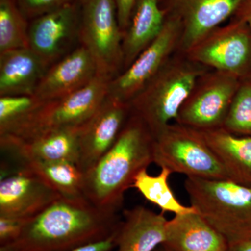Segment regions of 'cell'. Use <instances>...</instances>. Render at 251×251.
<instances>
[{"instance_id": "6da1fadb", "label": "cell", "mask_w": 251, "mask_h": 251, "mask_svg": "<svg viewBox=\"0 0 251 251\" xmlns=\"http://www.w3.org/2000/svg\"><path fill=\"white\" fill-rule=\"evenodd\" d=\"M121 221L117 212L85 197H62L31 218L21 237L0 251H71L110 237Z\"/></svg>"}, {"instance_id": "7a4b0ae2", "label": "cell", "mask_w": 251, "mask_h": 251, "mask_svg": "<svg viewBox=\"0 0 251 251\" xmlns=\"http://www.w3.org/2000/svg\"><path fill=\"white\" fill-rule=\"evenodd\" d=\"M153 143L148 127L132 114L112 148L85 173V198L98 207L118 212L135 176L153 163Z\"/></svg>"}, {"instance_id": "3957f363", "label": "cell", "mask_w": 251, "mask_h": 251, "mask_svg": "<svg viewBox=\"0 0 251 251\" xmlns=\"http://www.w3.org/2000/svg\"><path fill=\"white\" fill-rule=\"evenodd\" d=\"M184 188L191 206L228 244L251 237V186L230 179L187 177Z\"/></svg>"}, {"instance_id": "277c9868", "label": "cell", "mask_w": 251, "mask_h": 251, "mask_svg": "<svg viewBox=\"0 0 251 251\" xmlns=\"http://www.w3.org/2000/svg\"><path fill=\"white\" fill-rule=\"evenodd\" d=\"M109 81L99 75L74 93L44 101L22 125L0 137L25 141L54 130L80 128L106 99Z\"/></svg>"}, {"instance_id": "5b68a950", "label": "cell", "mask_w": 251, "mask_h": 251, "mask_svg": "<svg viewBox=\"0 0 251 251\" xmlns=\"http://www.w3.org/2000/svg\"><path fill=\"white\" fill-rule=\"evenodd\" d=\"M153 138V163L161 168L187 177L230 179L199 130L170 125Z\"/></svg>"}, {"instance_id": "8992f818", "label": "cell", "mask_w": 251, "mask_h": 251, "mask_svg": "<svg viewBox=\"0 0 251 251\" xmlns=\"http://www.w3.org/2000/svg\"><path fill=\"white\" fill-rule=\"evenodd\" d=\"M197 72L187 67L162 69L130 102L132 114L139 117L153 138L177 120L196 85Z\"/></svg>"}, {"instance_id": "52a82bcc", "label": "cell", "mask_w": 251, "mask_h": 251, "mask_svg": "<svg viewBox=\"0 0 251 251\" xmlns=\"http://www.w3.org/2000/svg\"><path fill=\"white\" fill-rule=\"evenodd\" d=\"M80 6V42L95 60L99 75L109 80L123 66V32L115 0H77Z\"/></svg>"}, {"instance_id": "ba28073f", "label": "cell", "mask_w": 251, "mask_h": 251, "mask_svg": "<svg viewBox=\"0 0 251 251\" xmlns=\"http://www.w3.org/2000/svg\"><path fill=\"white\" fill-rule=\"evenodd\" d=\"M181 29V23L176 16L166 20L156 39L129 67L109 81L108 97L129 104L161 70Z\"/></svg>"}, {"instance_id": "9c48e42d", "label": "cell", "mask_w": 251, "mask_h": 251, "mask_svg": "<svg viewBox=\"0 0 251 251\" xmlns=\"http://www.w3.org/2000/svg\"><path fill=\"white\" fill-rule=\"evenodd\" d=\"M29 48L50 67L72 52L80 42V6L74 1L31 20Z\"/></svg>"}, {"instance_id": "30bf717a", "label": "cell", "mask_w": 251, "mask_h": 251, "mask_svg": "<svg viewBox=\"0 0 251 251\" xmlns=\"http://www.w3.org/2000/svg\"><path fill=\"white\" fill-rule=\"evenodd\" d=\"M0 178V216L30 219L62 197L24 167L1 166Z\"/></svg>"}, {"instance_id": "8fae6325", "label": "cell", "mask_w": 251, "mask_h": 251, "mask_svg": "<svg viewBox=\"0 0 251 251\" xmlns=\"http://www.w3.org/2000/svg\"><path fill=\"white\" fill-rule=\"evenodd\" d=\"M194 46L193 58L244 80L251 77V29L238 19Z\"/></svg>"}, {"instance_id": "7c38bea8", "label": "cell", "mask_w": 251, "mask_h": 251, "mask_svg": "<svg viewBox=\"0 0 251 251\" xmlns=\"http://www.w3.org/2000/svg\"><path fill=\"white\" fill-rule=\"evenodd\" d=\"M129 104L107 96L97 112L79 129L77 166L84 173L92 169L116 142L129 118Z\"/></svg>"}, {"instance_id": "4fadbf2b", "label": "cell", "mask_w": 251, "mask_h": 251, "mask_svg": "<svg viewBox=\"0 0 251 251\" xmlns=\"http://www.w3.org/2000/svg\"><path fill=\"white\" fill-rule=\"evenodd\" d=\"M240 84L239 78L232 75L213 81L197 95L188 98L176 122L200 131L222 128Z\"/></svg>"}, {"instance_id": "5bb4252c", "label": "cell", "mask_w": 251, "mask_h": 251, "mask_svg": "<svg viewBox=\"0 0 251 251\" xmlns=\"http://www.w3.org/2000/svg\"><path fill=\"white\" fill-rule=\"evenodd\" d=\"M79 129L54 130L25 141L0 137V148L18 166L30 162L59 161L77 165Z\"/></svg>"}, {"instance_id": "9a60e30c", "label": "cell", "mask_w": 251, "mask_h": 251, "mask_svg": "<svg viewBox=\"0 0 251 251\" xmlns=\"http://www.w3.org/2000/svg\"><path fill=\"white\" fill-rule=\"evenodd\" d=\"M97 75L95 60L80 45L49 67L34 95L43 101L62 98L88 85Z\"/></svg>"}, {"instance_id": "2e32d148", "label": "cell", "mask_w": 251, "mask_h": 251, "mask_svg": "<svg viewBox=\"0 0 251 251\" xmlns=\"http://www.w3.org/2000/svg\"><path fill=\"white\" fill-rule=\"evenodd\" d=\"M244 0H175L185 48H193L225 20L237 12Z\"/></svg>"}, {"instance_id": "e0dca14e", "label": "cell", "mask_w": 251, "mask_h": 251, "mask_svg": "<svg viewBox=\"0 0 251 251\" xmlns=\"http://www.w3.org/2000/svg\"><path fill=\"white\" fill-rule=\"evenodd\" d=\"M162 245L171 251H228L226 238L197 211L168 220Z\"/></svg>"}, {"instance_id": "ac0fdd59", "label": "cell", "mask_w": 251, "mask_h": 251, "mask_svg": "<svg viewBox=\"0 0 251 251\" xmlns=\"http://www.w3.org/2000/svg\"><path fill=\"white\" fill-rule=\"evenodd\" d=\"M50 66L29 48L0 53V97L34 95Z\"/></svg>"}, {"instance_id": "d6986e66", "label": "cell", "mask_w": 251, "mask_h": 251, "mask_svg": "<svg viewBox=\"0 0 251 251\" xmlns=\"http://www.w3.org/2000/svg\"><path fill=\"white\" fill-rule=\"evenodd\" d=\"M119 226L115 251H155L166 239L168 220L144 206L127 209Z\"/></svg>"}, {"instance_id": "ffe728a7", "label": "cell", "mask_w": 251, "mask_h": 251, "mask_svg": "<svg viewBox=\"0 0 251 251\" xmlns=\"http://www.w3.org/2000/svg\"><path fill=\"white\" fill-rule=\"evenodd\" d=\"M200 132L229 179L251 186V136L232 134L222 128Z\"/></svg>"}, {"instance_id": "44dd1931", "label": "cell", "mask_w": 251, "mask_h": 251, "mask_svg": "<svg viewBox=\"0 0 251 251\" xmlns=\"http://www.w3.org/2000/svg\"><path fill=\"white\" fill-rule=\"evenodd\" d=\"M158 0H137L122 41L125 69L158 36L165 24Z\"/></svg>"}, {"instance_id": "7402d4cb", "label": "cell", "mask_w": 251, "mask_h": 251, "mask_svg": "<svg viewBox=\"0 0 251 251\" xmlns=\"http://www.w3.org/2000/svg\"><path fill=\"white\" fill-rule=\"evenodd\" d=\"M17 166L30 170L62 197H85V173L76 163L67 161L30 162Z\"/></svg>"}, {"instance_id": "603a6c76", "label": "cell", "mask_w": 251, "mask_h": 251, "mask_svg": "<svg viewBox=\"0 0 251 251\" xmlns=\"http://www.w3.org/2000/svg\"><path fill=\"white\" fill-rule=\"evenodd\" d=\"M171 174V171L166 168H161V172L156 176L149 175L147 169L143 170L135 176L133 188L139 191L149 202L159 207L163 213L181 215L197 211L192 206L181 204L175 197L168 184Z\"/></svg>"}, {"instance_id": "cb8c5ba5", "label": "cell", "mask_w": 251, "mask_h": 251, "mask_svg": "<svg viewBox=\"0 0 251 251\" xmlns=\"http://www.w3.org/2000/svg\"><path fill=\"white\" fill-rule=\"evenodd\" d=\"M29 24L17 0H0V53L29 48Z\"/></svg>"}, {"instance_id": "d4e9b609", "label": "cell", "mask_w": 251, "mask_h": 251, "mask_svg": "<svg viewBox=\"0 0 251 251\" xmlns=\"http://www.w3.org/2000/svg\"><path fill=\"white\" fill-rule=\"evenodd\" d=\"M44 102L34 95L0 97V136L22 125Z\"/></svg>"}, {"instance_id": "484cf974", "label": "cell", "mask_w": 251, "mask_h": 251, "mask_svg": "<svg viewBox=\"0 0 251 251\" xmlns=\"http://www.w3.org/2000/svg\"><path fill=\"white\" fill-rule=\"evenodd\" d=\"M222 128L232 134L251 136V77L240 84Z\"/></svg>"}, {"instance_id": "4316f807", "label": "cell", "mask_w": 251, "mask_h": 251, "mask_svg": "<svg viewBox=\"0 0 251 251\" xmlns=\"http://www.w3.org/2000/svg\"><path fill=\"white\" fill-rule=\"evenodd\" d=\"M75 1L77 0H17L20 9L28 21Z\"/></svg>"}, {"instance_id": "83f0119b", "label": "cell", "mask_w": 251, "mask_h": 251, "mask_svg": "<svg viewBox=\"0 0 251 251\" xmlns=\"http://www.w3.org/2000/svg\"><path fill=\"white\" fill-rule=\"evenodd\" d=\"M30 219L0 216V247L16 242Z\"/></svg>"}, {"instance_id": "f1b7e54d", "label": "cell", "mask_w": 251, "mask_h": 251, "mask_svg": "<svg viewBox=\"0 0 251 251\" xmlns=\"http://www.w3.org/2000/svg\"><path fill=\"white\" fill-rule=\"evenodd\" d=\"M116 4L119 24L123 34L129 25L137 0H115Z\"/></svg>"}, {"instance_id": "f546056e", "label": "cell", "mask_w": 251, "mask_h": 251, "mask_svg": "<svg viewBox=\"0 0 251 251\" xmlns=\"http://www.w3.org/2000/svg\"><path fill=\"white\" fill-rule=\"evenodd\" d=\"M119 228V227H118ZM110 237L99 242L86 244L71 251H114L116 247L117 230Z\"/></svg>"}, {"instance_id": "4dcf8cb0", "label": "cell", "mask_w": 251, "mask_h": 251, "mask_svg": "<svg viewBox=\"0 0 251 251\" xmlns=\"http://www.w3.org/2000/svg\"><path fill=\"white\" fill-rule=\"evenodd\" d=\"M236 13L238 19L244 21L251 29V0H244Z\"/></svg>"}, {"instance_id": "1f68e13d", "label": "cell", "mask_w": 251, "mask_h": 251, "mask_svg": "<svg viewBox=\"0 0 251 251\" xmlns=\"http://www.w3.org/2000/svg\"><path fill=\"white\" fill-rule=\"evenodd\" d=\"M228 251H251V237L229 244Z\"/></svg>"}, {"instance_id": "d6a6232c", "label": "cell", "mask_w": 251, "mask_h": 251, "mask_svg": "<svg viewBox=\"0 0 251 251\" xmlns=\"http://www.w3.org/2000/svg\"><path fill=\"white\" fill-rule=\"evenodd\" d=\"M155 251H171L168 250V249H167L166 247H163V245L160 246V247H158L157 248L156 250Z\"/></svg>"}]
</instances>
